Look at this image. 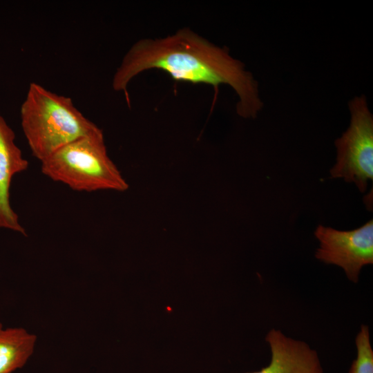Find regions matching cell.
<instances>
[{"mask_svg":"<svg viewBox=\"0 0 373 373\" xmlns=\"http://www.w3.org/2000/svg\"><path fill=\"white\" fill-rule=\"evenodd\" d=\"M150 69L164 70L177 81L211 85L216 91L220 84L230 86L239 97L236 112L242 117L255 118L262 108L258 82L244 64L233 58L227 48L215 46L188 28L135 43L113 75V88L124 92L129 103L128 84Z\"/></svg>","mask_w":373,"mask_h":373,"instance_id":"6da1fadb","label":"cell"},{"mask_svg":"<svg viewBox=\"0 0 373 373\" xmlns=\"http://www.w3.org/2000/svg\"><path fill=\"white\" fill-rule=\"evenodd\" d=\"M21 126L32 155L40 162L79 138L102 132L69 97L30 84L20 108Z\"/></svg>","mask_w":373,"mask_h":373,"instance_id":"7a4b0ae2","label":"cell"},{"mask_svg":"<svg viewBox=\"0 0 373 373\" xmlns=\"http://www.w3.org/2000/svg\"><path fill=\"white\" fill-rule=\"evenodd\" d=\"M40 162L45 176L75 191L123 192L128 188L108 155L103 131L75 140Z\"/></svg>","mask_w":373,"mask_h":373,"instance_id":"3957f363","label":"cell"},{"mask_svg":"<svg viewBox=\"0 0 373 373\" xmlns=\"http://www.w3.org/2000/svg\"><path fill=\"white\" fill-rule=\"evenodd\" d=\"M350 124L335 140L336 163L330 170L333 178L354 182L361 193L373 179V116L365 96H356L348 102Z\"/></svg>","mask_w":373,"mask_h":373,"instance_id":"277c9868","label":"cell"},{"mask_svg":"<svg viewBox=\"0 0 373 373\" xmlns=\"http://www.w3.org/2000/svg\"><path fill=\"white\" fill-rule=\"evenodd\" d=\"M314 234L320 242L315 257L325 264L343 268L352 282L358 281L363 266L372 265V220L350 231L336 230L320 224Z\"/></svg>","mask_w":373,"mask_h":373,"instance_id":"5b68a950","label":"cell"},{"mask_svg":"<svg viewBox=\"0 0 373 373\" xmlns=\"http://www.w3.org/2000/svg\"><path fill=\"white\" fill-rule=\"evenodd\" d=\"M13 129L0 114V229L10 230L26 236L18 214L10 203V186L13 178L26 171L28 160L16 143Z\"/></svg>","mask_w":373,"mask_h":373,"instance_id":"8992f818","label":"cell"},{"mask_svg":"<svg viewBox=\"0 0 373 373\" xmlns=\"http://www.w3.org/2000/svg\"><path fill=\"white\" fill-rule=\"evenodd\" d=\"M271 350L269 364L260 371L247 373H323L316 352L305 342L271 329L265 336Z\"/></svg>","mask_w":373,"mask_h":373,"instance_id":"52a82bcc","label":"cell"},{"mask_svg":"<svg viewBox=\"0 0 373 373\" xmlns=\"http://www.w3.org/2000/svg\"><path fill=\"white\" fill-rule=\"evenodd\" d=\"M37 336L20 327L3 328L0 323V373L22 367L32 355Z\"/></svg>","mask_w":373,"mask_h":373,"instance_id":"ba28073f","label":"cell"},{"mask_svg":"<svg viewBox=\"0 0 373 373\" xmlns=\"http://www.w3.org/2000/svg\"><path fill=\"white\" fill-rule=\"evenodd\" d=\"M355 342L357 356L353 361L348 373H373V350L367 325H361Z\"/></svg>","mask_w":373,"mask_h":373,"instance_id":"9c48e42d","label":"cell"}]
</instances>
